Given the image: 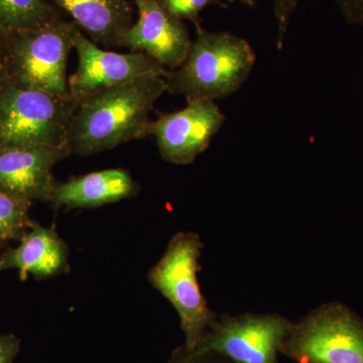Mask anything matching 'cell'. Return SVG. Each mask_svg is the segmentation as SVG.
Returning <instances> with one entry per match:
<instances>
[{
    "mask_svg": "<svg viewBox=\"0 0 363 363\" xmlns=\"http://www.w3.org/2000/svg\"><path fill=\"white\" fill-rule=\"evenodd\" d=\"M78 68L68 79L69 94L78 104L93 95L152 75H166L168 69L140 52L126 54L100 49L80 28L74 33Z\"/></svg>",
    "mask_w": 363,
    "mask_h": 363,
    "instance_id": "cell-8",
    "label": "cell"
},
{
    "mask_svg": "<svg viewBox=\"0 0 363 363\" xmlns=\"http://www.w3.org/2000/svg\"><path fill=\"white\" fill-rule=\"evenodd\" d=\"M69 248L54 226L33 224L20 245L0 255V272L18 269L21 279L28 274L47 279L64 274L68 269Z\"/></svg>",
    "mask_w": 363,
    "mask_h": 363,
    "instance_id": "cell-12",
    "label": "cell"
},
{
    "mask_svg": "<svg viewBox=\"0 0 363 363\" xmlns=\"http://www.w3.org/2000/svg\"><path fill=\"white\" fill-rule=\"evenodd\" d=\"M140 190L130 172L107 169L67 182L57 181L50 203L55 210L95 208L133 197Z\"/></svg>",
    "mask_w": 363,
    "mask_h": 363,
    "instance_id": "cell-13",
    "label": "cell"
},
{
    "mask_svg": "<svg viewBox=\"0 0 363 363\" xmlns=\"http://www.w3.org/2000/svg\"><path fill=\"white\" fill-rule=\"evenodd\" d=\"M74 21L60 20L11 33V80L23 89L69 95L67 64L74 49Z\"/></svg>",
    "mask_w": 363,
    "mask_h": 363,
    "instance_id": "cell-6",
    "label": "cell"
},
{
    "mask_svg": "<svg viewBox=\"0 0 363 363\" xmlns=\"http://www.w3.org/2000/svg\"><path fill=\"white\" fill-rule=\"evenodd\" d=\"M1 243H2V242H0V245H1Z\"/></svg>",
    "mask_w": 363,
    "mask_h": 363,
    "instance_id": "cell-24",
    "label": "cell"
},
{
    "mask_svg": "<svg viewBox=\"0 0 363 363\" xmlns=\"http://www.w3.org/2000/svg\"><path fill=\"white\" fill-rule=\"evenodd\" d=\"M63 18L62 11L48 0H0V26L14 33L33 30Z\"/></svg>",
    "mask_w": 363,
    "mask_h": 363,
    "instance_id": "cell-15",
    "label": "cell"
},
{
    "mask_svg": "<svg viewBox=\"0 0 363 363\" xmlns=\"http://www.w3.org/2000/svg\"><path fill=\"white\" fill-rule=\"evenodd\" d=\"M235 1H240L241 4H245V6H250V7H255V0H228L229 4H233V2Z\"/></svg>",
    "mask_w": 363,
    "mask_h": 363,
    "instance_id": "cell-23",
    "label": "cell"
},
{
    "mask_svg": "<svg viewBox=\"0 0 363 363\" xmlns=\"http://www.w3.org/2000/svg\"><path fill=\"white\" fill-rule=\"evenodd\" d=\"M30 202L0 191V242L21 240L33 226L28 209Z\"/></svg>",
    "mask_w": 363,
    "mask_h": 363,
    "instance_id": "cell-16",
    "label": "cell"
},
{
    "mask_svg": "<svg viewBox=\"0 0 363 363\" xmlns=\"http://www.w3.org/2000/svg\"><path fill=\"white\" fill-rule=\"evenodd\" d=\"M168 363H231L225 358L210 352L190 350L184 346L174 353Z\"/></svg>",
    "mask_w": 363,
    "mask_h": 363,
    "instance_id": "cell-19",
    "label": "cell"
},
{
    "mask_svg": "<svg viewBox=\"0 0 363 363\" xmlns=\"http://www.w3.org/2000/svg\"><path fill=\"white\" fill-rule=\"evenodd\" d=\"M164 92V76L152 75L83 100L67 135L71 155L92 156L150 136V111Z\"/></svg>",
    "mask_w": 363,
    "mask_h": 363,
    "instance_id": "cell-1",
    "label": "cell"
},
{
    "mask_svg": "<svg viewBox=\"0 0 363 363\" xmlns=\"http://www.w3.org/2000/svg\"><path fill=\"white\" fill-rule=\"evenodd\" d=\"M78 105L70 94L23 89L6 83L0 87V147L67 145Z\"/></svg>",
    "mask_w": 363,
    "mask_h": 363,
    "instance_id": "cell-4",
    "label": "cell"
},
{
    "mask_svg": "<svg viewBox=\"0 0 363 363\" xmlns=\"http://www.w3.org/2000/svg\"><path fill=\"white\" fill-rule=\"evenodd\" d=\"M70 155L67 145L0 147V191L30 203H50L57 183L52 169Z\"/></svg>",
    "mask_w": 363,
    "mask_h": 363,
    "instance_id": "cell-11",
    "label": "cell"
},
{
    "mask_svg": "<svg viewBox=\"0 0 363 363\" xmlns=\"http://www.w3.org/2000/svg\"><path fill=\"white\" fill-rule=\"evenodd\" d=\"M281 354L297 363H363V320L340 302L319 306L295 322Z\"/></svg>",
    "mask_w": 363,
    "mask_h": 363,
    "instance_id": "cell-5",
    "label": "cell"
},
{
    "mask_svg": "<svg viewBox=\"0 0 363 363\" xmlns=\"http://www.w3.org/2000/svg\"><path fill=\"white\" fill-rule=\"evenodd\" d=\"M73 18L91 40L116 48L117 40L133 26V0H48Z\"/></svg>",
    "mask_w": 363,
    "mask_h": 363,
    "instance_id": "cell-14",
    "label": "cell"
},
{
    "mask_svg": "<svg viewBox=\"0 0 363 363\" xmlns=\"http://www.w3.org/2000/svg\"><path fill=\"white\" fill-rule=\"evenodd\" d=\"M9 37H11V33L6 32V30L0 26V48L9 39Z\"/></svg>",
    "mask_w": 363,
    "mask_h": 363,
    "instance_id": "cell-22",
    "label": "cell"
},
{
    "mask_svg": "<svg viewBox=\"0 0 363 363\" xmlns=\"http://www.w3.org/2000/svg\"><path fill=\"white\" fill-rule=\"evenodd\" d=\"M196 33L184 63L164 75L167 91L185 98L187 104L230 96L252 73V45L233 33L208 32L202 26Z\"/></svg>",
    "mask_w": 363,
    "mask_h": 363,
    "instance_id": "cell-2",
    "label": "cell"
},
{
    "mask_svg": "<svg viewBox=\"0 0 363 363\" xmlns=\"http://www.w3.org/2000/svg\"><path fill=\"white\" fill-rule=\"evenodd\" d=\"M185 108L160 114L150 121L149 135L157 140L164 161L189 164L209 147L226 117L212 100L187 104Z\"/></svg>",
    "mask_w": 363,
    "mask_h": 363,
    "instance_id": "cell-9",
    "label": "cell"
},
{
    "mask_svg": "<svg viewBox=\"0 0 363 363\" xmlns=\"http://www.w3.org/2000/svg\"><path fill=\"white\" fill-rule=\"evenodd\" d=\"M295 322L278 313L218 315L196 351L231 363H279L284 341Z\"/></svg>",
    "mask_w": 363,
    "mask_h": 363,
    "instance_id": "cell-7",
    "label": "cell"
},
{
    "mask_svg": "<svg viewBox=\"0 0 363 363\" xmlns=\"http://www.w3.org/2000/svg\"><path fill=\"white\" fill-rule=\"evenodd\" d=\"M203 242L196 233H178L159 262L150 269V285L176 310L185 335V347L195 350L218 315L210 309L198 281Z\"/></svg>",
    "mask_w": 363,
    "mask_h": 363,
    "instance_id": "cell-3",
    "label": "cell"
},
{
    "mask_svg": "<svg viewBox=\"0 0 363 363\" xmlns=\"http://www.w3.org/2000/svg\"><path fill=\"white\" fill-rule=\"evenodd\" d=\"M138 20L118 38L116 48L140 52L168 70L184 63L192 40L187 26L167 11L162 0H133Z\"/></svg>",
    "mask_w": 363,
    "mask_h": 363,
    "instance_id": "cell-10",
    "label": "cell"
},
{
    "mask_svg": "<svg viewBox=\"0 0 363 363\" xmlns=\"http://www.w3.org/2000/svg\"><path fill=\"white\" fill-rule=\"evenodd\" d=\"M272 2H274V16L278 21L277 47H278V50H281L284 47L289 21L298 6V0H272Z\"/></svg>",
    "mask_w": 363,
    "mask_h": 363,
    "instance_id": "cell-18",
    "label": "cell"
},
{
    "mask_svg": "<svg viewBox=\"0 0 363 363\" xmlns=\"http://www.w3.org/2000/svg\"><path fill=\"white\" fill-rule=\"evenodd\" d=\"M164 7L172 16L181 21H190L195 28L201 26L200 13L206 7L218 6L227 9V4L221 0H162Z\"/></svg>",
    "mask_w": 363,
    "mask_h": 363,
    "instance_id": "cell-17",
    "label": "cell"
},
{
    "mask_svg": "<svg viewBox=\"0 0 363 363\" xmlns=\"http://www.w3.org/2000/svg\"><path fill=\"white\" fill-rule=\"evenodd\" d=\"M18 350V341L13 335H0V363H13Z\"/></svg>",
    "mask_w": 363,
    "mask_h": 363,
    "instance_id": "cell-21",
    "label": "cell"
},
{
    "mask_svg": "<svg viewBox=\"0 0 363 363\" xmlns=\"http://www.w3.org/2000/svg\"><path fill=\"white\" fill-rule=\"evenodd\" d=\"M337 2L348 21L363 26V0H337Z\"/></svg>",
    "mask_w": 363,
    "mask_h": 363,
    "instance_id": "cell-20",
    "label": "cell"
}]
</instances>
